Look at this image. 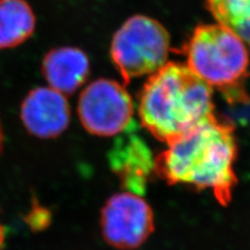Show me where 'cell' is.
I'll return each mask as SVG.
<instances>
[{
    "instance_id": "6da1fadb",
    "label": "cell",
    "mask_w": 250,
    "mask_h": 250,
    "mask_svg": "<svg viewBox=\"0 0 250 250\" xmlns=\"http://www.w3.org/2000/svg\"><path fill=\"white\" fill-rule=\"evenodd\" d=\"M236 153L232 126L213 117L170 142L154 160V169L169 184L210 189L217 200L226 206L237 183Z\"/></svg>"
},
{
    "instance_id": "7a4b0ae2",
    "label": "cell",
    "mask_w": 250,
    "mask_h": 250,
    "mask_svg": "<svg viewBox=\"0 0 250 250\" xmlns=\"http://www.w3.org/2000/svg\"><path fill=\"white\" fill-rule=\"evenodd\" d=\"M212 95V87L189 67L166 62L141 91V122L152 136L169 144L213 118Z\"/></svg>"
},
{
    "instance_id": "3957f363",
    "label": "cell",
    "mask_w": 250,
    "mask_h": 250,
    "mask_svg": "<svg viewBox=\"0 0 250 250\" xmlns=\"http://www.w3.org/2000/svg\"><path fill=\"white\" fill-rule=\"evenodd\" d=\"M188 67L210 87L225 89L246 75L249 57L245 43L221 24L195 28L186 47Z\"/></svg>"
},
{
    "instance_id": "277c9868",
    "label": "cell",
    "mask_w": 250,
    "mask_h": 250,
    "mask_svg": "<svg viewBox=\"0 0 250 250\" xmlns=\"http://www.w3.org/2000/svg\"><path fill=\"white\" fill-rule=\"evenodd\" d=\"M170 37L159 21L136 15L116 31L111 58L125 83L132 78L151 75L167 62Z\"/></svg>"
},
{
    "instance_id": "5b68a950",
    "label": "cell",
    "mask_w": 250,
    "mask_h": 250,
    "mask_svg": "<svg viewBox=\"0 0 250 250\" xmlns=\"http://www.w3.org/2000/svg\"><path fill=\"white\" fill-rule=\"evenodd\" d=\"M77 113L83 128L91 135L112 137L132 124L134 104L122 84L99 78L81 93Z\"/></svg>"
},
{
    "instance_id": "8992f818",
    "label": "cell",
    "mask_w": 250,
    "mask_h": 250,
    "mask_svg": "<svg viewBox=\"0 0 250 250\" xmlns=\"http://www.w3.org/2000/svg\"><path fill=\"white\" fill-rule=\"evenodd\" d=\"M100 228L108 245L128 250L139 247L153 231V214L139 194H115L101 209Z\"/></svg>"
},
{
    "instance_id": "52a82bcc",
    "label": "cell",
    "mask_w": 250,
    "mask_h": 250,
    "mask_svg": "<svg viewBox=\"0 0 250 250\" xmlns=\"http://www.w3.org/2000/svg\"><path fill=\"white\" fill-rule=\"evenodd\" d=\"M20 117L30 135L52 139L68 128L71 113L64 94L50 87H38L23 100Z\"/></svg>"
},
{
    "instance_id": "ba28073f",
    "label": "cell",
    "mask_w": 250,
    "mask_h": 250,
    "mask_svg": "<svg viewBox=\"0 0 250 250\" xmlns=\"http://www.w3.org/2000/svg\"><path fill=\"white\" fill-rule=\"evenodd\" d=\"M42 74L50 88L65 96L72 95L88 80L89 58L76 47L54 48L44 57Z\"/></svg>"
},
{
    "instance_id": "9c48e42d",
    "label": "cell",
    "mask_w": 250,
    "mask_h": 250,
    "mask_svg": "<svg viewBox=\"0 0 250 250\" xmlns=\"http://www.w3.org/2000/svg\"><path fill=\"white\" fill-rule=\"evenodd\" d=\"M118 142L109 153L111 166L128 192L141 195L145 189V177L150 170L149 151L135 136Z\"/></svg>"
},
{
    "instance_id": "30bf717a",
    "label": "cell",
    "mask_w": 250,
    "mask_h": 250,
    "mask_svg": "<svg viewBox=\"0 0 250 250\" xmlns=\"http://www.w3.org/2000/svg\"><path fill=\"white\" fill-rule=\"evenodd\" d=\"M35 28L36 16L26 0H0V49L24 43Z\"/></svg>"
},
{
    "instance_id": "8fae6325",
    "label": "cell",
    "mask_w": 250,
    "mask_h": 250,
    "mask_svg": "<svg viewBox=\"0 0 250 250\" xmlns=\"http://www.w3.org/2000/svg\"><path fill=\"white\" fill-rule=\"evenodd\" d=\"M206 3L218 24L250 47V0H206Z\"/></svg>"
},
{
    "instance_id": "7c38bea8",
    "label": "cell",
    "mask_w": 250,
    "mask_h": 250,
    "mask_svg": "<svg viewBox=\"0 0 250 250\" xmlns=\"http://www.w3.org/2000/svg\"><path fill=\"white\" fill-rule=\"evenodd\" d=\"M4 240H5V232H4V228H3V226H2L1 222H0V250H3Z\"/></svg>"
},
{
    "instance_id": "4fadbf2b",
    "label": "cell",
    "mask_w": 250,
    "mask_h": 250,
    "mask_svg": "<svg viewBox=\"0 0 250 250\" xmlns=\"http://www.w3.org/2000/svg\"><path fill=\"white\" fill-rule=\"evenodd\" d=\"M3 145H4V136H3L1 121H0V156H1L3 151Z\"/></svg>"
}]
</instances>
